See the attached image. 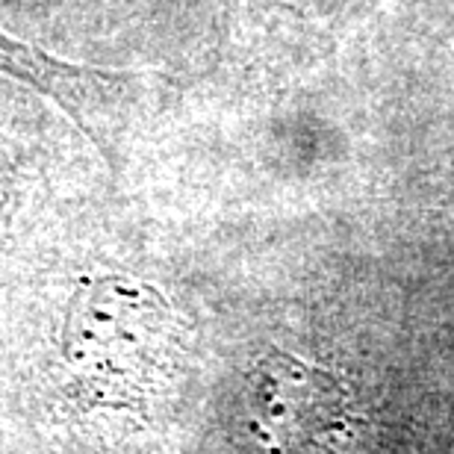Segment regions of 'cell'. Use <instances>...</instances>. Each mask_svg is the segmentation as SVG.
I'll list each match as a JSON object with an SVG mask.
<instances>
[{"instance_id": "obj_1", "label": "cell", "mask_w": 454, "mask_h": 454, "mask_svg": "<svg viewBox=\"0 0 454 454\" xmlns=\"http://www.w3.org/2000/svg\"><path fill=\"white\" fill-rule=\"evenodd\" d=\"M175 354V310L153 284L101 275L77 286L62 331V360L92 407L142 404L168 375Z\"/></svg>"}, {"instance_id": "obj_2", "label": "cell", "mask_w": 454, "mask_h": 454, "mask_svg": "<svg viewBox=\"0 0 454 454\" xmlns=\"http://www.w3.org/2000/svg\"><path fill=\"white\" fill-rule=\"evenodd\" d=\"M248 422L260 454H340L357 411L333 372L275 351L248 378Z\"/></svg>"}, {"instance_id": "obj_3", "label": "cell", "mask_w": 454, "mask_h": 454, "mask_svg": "<svg viewBox=\"0 0 454 454\" xmlns=\"http://www.w3.org/2000/svg\"><path fill=\"white\" fill-rule=\"evenodd\" d=\"M0 74L30 86L42 98H51L92 136L110 106L124 95V80L118 74L59 59L6 30H0Z\"/></svg>"}]
</instances>
